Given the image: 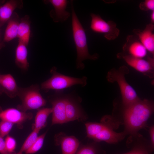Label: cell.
<instances>
[{
    "label": "cell",
    "instance_id": "cell-35",
    "mask_svg": "<svg viewBox=\"0 0 154 154\" xmlns=\"http://www.w3.org/2000/svg\"><path fill=\"white\" fill-rule=\"evenodd\" d=\"M5 2L4 1H0V7L2 5V4L4 3Z\"/></svg>",
    "mask_w": 154,
    "mask_h": 154
},
{
    "label": "cell",
    "instance_id": "cell-27",
    "mask_svg": "<svg viewBox=\"0 0 154 154\" xmlns=\"http://www.w3.org/2000/svg\"><path fill=\"white\" fill-rule=\"evenodd\" d=\"M96 149L94 146L91 145H84L81 147L76 154H96Z\"/></svg>",
    "mask_w": 154,
    "mask_h": 154
},
{
    "label": "cell",
    "instance_id": "cell-20",
    "mask_svg": "<svg viewBox=\"0 0 154 154\" xmlns=\"http://www.w3.org/2000/svg\"><path fill=\"white\" fill-rule=\"evenodd\" d=\"M31 21L28 15L20 18L19 25L17 37L20 41L27 46L28 45L31 34Z\"/></svg>",
    "mask_w": 154,
    "mask_h": 154
},
{
    "label": "cell",
    "instance_id": "cell-19",
    "mask_svg": "<svg viewBox=\"0 0 154 154\" xmlns=\"http://www.w3.org/2000/svg\"><path fill=\"white\" fill-rule=\"evenodd\" d=\"M27 46L24 43L19 40L15 50V63L18 67L23 70H27L29 67Z\"/></svg>",
    "mask_w": 154,
    "mask_h": 154
},
{
    "label": "cell",
    "instance_id": "cell-22",
    "mask_svg": "<svg viewBox=\"0 0 154 154\" xmlns=\"http://www.w3.org/2000/svg\"><path fill=\"white\" fill-rule=\"evenodd\" d=\"M108 125L106 123L89 122L86 123L87 136L92 138L98 134Z\"/></svg>",
    "mask_w": 154,
    "mask_h": 154
},
{
    "label": "cell",
    "instance_id": "cell-37",
    "mask_svg": "<svg viewBox=\"0 0 154 154\" xmlns=\"http://www.w3.org/2000/svg\"><path fill=\"white\" fill-rule=\"evenodd\" d=\"M2 111L3 110H2L1 108V107H0V114L2 112Z\"/></svg>",
    "mask_w": 154,
    "mask_h": 154
},
{
    "label": "cell",
    "instance_id": "cell-33",
    "mask_svg": "<svg viewBox=\"0 0 154 154\" xmlns=\"http://www.w3.org/2000/svg\"><path fill=\"white\" fill-rule=\"evenodd\" d=\"M5 46V44L3 42H0V50Z\"/></svg>",
    "mask_w": 154,
    "mask_h": 154
},
{
    "label": "cell",
    "instance_id": "cell-9",
    "mask_svg": "<svg viewBox=\"0 0 154 154\" xmlns=\"http://www.w3.org/2000/svg\"><path fill=\"white\" fill-rule=\"evenodd\" d=\"M54 140L56 145H61L62 154H76L80 144L75 137L66 136L62 132L56 135Z\"/></svg>",
    "mask_w": 154,
    "mask_h": 154
},
{
    "label": "cell",
    "instance_id": "cell-1",
    "mask_svg": "<svg viewBox=\"0 0 154 154\" xmlns=\"http://www.w3.org/2000/svg\"><path fill=\"white\" fill-rule=\"evenodd\" d=\"M153 111V102L147 100L140 99L126 107L124 112V132L126 134H137L145 126Z\"/></svg>",
    "mask_w": 154,
    "mask_h": 154
},
{
    "label": "cell",
    "instance_id": "cell-38",
    "mask_svg": "<svg viewBox=\"0 0 154 154\" xmlns=\"http://www.w3.org/2000/svg\"></svg>",
    "mask_w": 154,
    "mask_h": 154
},
{
    "label": "cell",
    "instance_id": "cell-28",
    "mask_svg": "<svg viewBox=\"0 0 154 154\" xmlns=\"http://www.w3.org/2000/svg\"><path fill=\"white\" fill-rule=\"evenodd\" d=\"M123 154H150L148 150L142 145L134 147L131 151Z\"/></svg>",
    "mask_w": 154,
    "mask_h": 154
},
{
    "label": "cell",
    "instance_id": "cell-17",
    "mask_svg": "<svg viewBox=\"0 0 154 154\" xmlns=\"http://www.w3.org/2000/svg\"><path fill=\"white\" fill-rule=\"evenodd\" d=\"M18 14L14 12L8 21L3 42H8L17 37L19 25L20 21Z\"/></svg>",
    "mask_w": 154,
    "mask_h": 154
},
{
    "label": "cell",
    "instance_id": "cell-11",
    "mask_svg": "<svg viewBox=\"0 0 154 154\" xmlns=\"http://www.w3.org/2000/svg\"><path fill=\"white\" fill-rule=\"evenodd\" d=\"M122 58L129 66L137 70L147 74L153 72L154 68V60L149 58L147 60L138 58L129 55H122Z\"/></svg>",
    "mask_w": 154,
    "mask_h": 154
},
{
    "label": "cell",
    "instance_id": "cell-34",
    "mask_svg": "<svg viewBox=\"0 0 154 154\" xmlns=\"http://www.w3.org/2000/svg\"><path fill=\"white\" fill-rule=\"evenodd\" d=\"M3 93V91L2 87L0 84V96L2 95Z\"/></svg>",
    "mask_w": 154,
    "mask_h": 154
},
{
    "label": "cell",
    "instance_id": "cell-32",
    "mask_svg": "<svg viewBox=\"0 0 154 154\" xmlns=\"http://www.w3.org/2000/svg\"><path fill=\"white\" fill-rule=\"evenodd\" d=\"M151 20L152 23L154 21V11H152L151 15Z\"/></svg>",
    "mask_w": 154,
    "mask_h": 154
},
{
    "label": "cell",
    "instance_id": "cell-15",
    "mask_svg": "<svg viewBox=\"0 0 154 154\" xmlns=\"http://www.w3.org/2000/svg\"><path fill=\"white\" fill-rule=\"evenodd\" d=\"M66 114L67 122L76 120L84 121L86 118L79 105L69 97H66Z\"/></svg>",
    "mask_w": 154,
    "mask_h": 154
},
{
    "label": "cell",
    "instance_id": "cell-24",
    "mask_svg": "<svg viewBox=\"0 0 154 154\" xmlns=\"http://www.w3.org/2000/svg\"><path fill=\"white\" fill-rule=\"evenodd\" d=\"M46 132L38 136L32 146L25 152V154H31L38 151L42 147Z\"/></svg>",
    "mask_w": 154,
    "mask_h": 154
},
{
    "label": "cell",
    "instance_id": "cell-2",
    "mask_svg": "<svg viewBox=\"0 0 154 154\" xmlns=\"http://www.w3.org/2000/svg\"><path fill=\"white\" fill-rule=\"evenodd\" d=\"M71 6L73 36L77 54L76 67L78 69L82 70L84 68L83 61L96 60L98 56L97 54L92 55L89 53L85 31L76 13L72 0L71 1Z\"/></svg>",
    "mask_w": 154,
    "mask_h": 154
},
{
    "label": "cell",
    "instance_id": "cell-12",
    "mask_svg": "<svg viewBox=\"0 0 154 154\" xmlns=\"http://www.w3.org/2000/svg\"><path fill=\"white\" fill-rule=\"evenodd\" d=\"M153 30V25L150 24L147 25L143 30L135 29L133 31L147 51L153 54L154 52Z\"/></svg>",
    "mask_w": 154,
    "mask_h": 154
},
{
    "label": "cell",
    "instance_id": "cell-8",
    "mask_svg": "<svg viewBox=\"0 0 154 154\" xmlns=\"http://www.w3.org/2000/svg\"><path fill=\"white\" fill-rule=\"evenodd\" d=\"M66 97H56L51 101L52 105V125L67 122L66 114Z\"/></svg>",
    "mask_w": 154,
    "mask_h": 154
},
{
    "label": "cell",
    "instance_id": "cell-30",
    "mask_svg": "<svg viewBox=\"0 0 154 154\" xmlns=\"http://www.w3.org/2000/svg\"><path fill=\"white\" fill-rule=\"evenodd\" d=\"M8 153L6 149L5 141L0 134V153L7 154Z\"/></svg>",
    "mask_w": 154,
    "mask_h": 154
},
{
    "label": "cell",
    "instance_id": "cell-16",
    "mask_svg": "<svg viewBox=\"0 0 154 154\" xmlns=\"http://www.w3.org/2000/svg\"><path fill=\"white\" fill-rule=\"evenodd\" d=\"M0 84L3 93L9 97L13 98L17 96L19 87L11 74H0Z\"/></svg>",
    "mask_w": 154,
    "mask_h": 154
},
{
    "label": "cell",
    "instance_id": "cell-13",
    "mask_svg": "<svg viewBox=\"0 0 154 154\" xmlns=\"http://www.w3.org/2000/svg\"><path fill=\"white\" fill-rule=\"evenodd\" d=\"M126 134L124 131L117 133L108 125L92 139L96 142L104 141L110 144L115 143L123 139Z\"/></svg>",
    "mask_w": 154,
    "mask_h": 154
},
{
    "label": "cell",
    "instance_id": "cell-23",
    "mask_svg": "<svg viewBox=\"0 0 154 154\" xmlns=\"http://www.w3.org/2000/svg\"><path fill=\"white\" fill-rule=\"evenodd\" d=\"M38 131L33 129V131L27 137L19 152L23 153L29 149L37 139Z\"/></svg>",
    "mask_w": 154,
    "mask_h": 154
},
{
    "label": "cell",
    "instance_id": "cell-29",
    "mask_svg": "<svg viewBox=\"0 0 154 154\" xmlns=\"http://www.w3.org/2000/svg\"><path fill=\"white\" fill-rule=\"evenodd\" d=\"M139 7L141 9L144 10H154V0H147L142 2Z\"/></svg>",
    "mask_w": 154,
    "mask_h": 154
},
{
    "label": "cell",
    "instance_id": "cell-25",
    "mask_svg": "<svg viewBox=\"0 0 154 154\" xmlns=\"http://www.w3.org/2000/svg\"><path fill=\"white\" fill-rule=\"evenodd\" d=\"M13 124L6 120H1L0 122V134L4 137L7 135L11 130Z\"/></svg>",
    "mask_w": 154,
    "mask_h": 154
},
{
    "label": "cell",
    "instance_id": "cell-26",
    "mask_svg": "<svg viewBox=\"0 0 154 154\" xmlns=\"http://www.w3.org/2000/svg\"><path fill=\"white\" fill-rule=\"evenodd\" d=\"M5 141L6 149L8 153H12L14 152L16 143L15 139L13 137L8 135Z\"/></svg>",
    "mask_w": 154,
    "mask_h": 154
},
{
    "label": "cell",
    "instance_id": "cell-31",
    "mask_svg": "<svg viewBox=\"0 0 154 154\" xmlns=\"http://www.w3.org/2000/svg\"><path fill=\"white\" fill-rule=\"evenodd\" d=\"M149 133L151 141V144L153 148L154 146V127L153 125L151 126L150 128Z\"/></svg>",
    "mask_w": 154,
    "mask_h": 154
},
{
    "label": "cell",
    "instance_id": "cell-5",
    "mask_svg": "<svg viewBox=\"0 0 154 154\" xmlns=\"http://www.w3.org/2000/svg\"><path fill=\"white\" fill-rule=\"evenodd\" d=\"M50 73L52 74L51 77L41 84V88L43 90H59L74 85H80L84 87L87 84L86 77L77 78L66 76L58 72L55 67L51 69Z\"/></svg>",
    "mask_w": 154,
    "mask_h": 154
},
{
    "label": "cell",
    "instance_id": "cell-18",
    "mask_svg": "<svg viewBox=\"0 0 154 154\" xmlns=\"http://www.w3.org/2000/svg\"><path fill=\"white\" fill-rule=\"evenodd\" d=\"M125 47L130 55L134 57L143 58L147 55V50L139 40L132 39L130 37L127 38Z\"/></svg>",
    "mask_w": 154,
    "mask_h": 154
},
{
    "label": "cell",
    "instance_id": "cell-14",
    "mask_svg": "<svg viewBox=\"0 0 154 154\" xmlns=\"http://www.w3.org/2000/svg\"><path fill=\"white\" fill-rule=\"evenodd\" d=\"M23 7L22 0H9L0 7V27L8 21L16 9H21Z\"/></svg>",
    "mask_w": 154,
    "mask_h": 154
},
{
    "label": "cell",
    "instance_id": "cell-7",
    "mask_svg": "<svg viewBox=\"0 0 154 154\" xmlns=\"http://www.w3.org/2000/svg\"><path fill=\"white\" fill-rule=\"evenodd\" d=\"M46 4L50 3L54 9L49 13L50 15L55 23L63 22L70 16L69 12L66 10L68 1L66 0H46L43 1Z\"/></svg>",
    "mask_w": 154,
    "mask_h": 154
},
{
    "label": "cell",
    "instance_id": "cell-4",
    "mask_svg": "<svg viewBox=\"0 0 154 154\" xmlns=\"http://www.w3.org/2000/svg\"><path fill=\"white\" fill-rule=\"evenodd\" d=\"M40 90V87L37 84L26 88L19 87L17 96L20 99L21 104L18 105L17 109L26 112L28 110L38 109L45 106L46 101Z\"/></svg>",
    "mask_w": 154,
    "mask_h": 154
},
{
    "label": "cell",
    "instance_id": "cell-6",
    "mask_svg": "<svg viewBox=\"0 0 154 154\" xmlns=\"http://www.w3.org/2000/svg\"><path fill=\"white\" fill-rule=\"evenodd\" d=\"M91 20L90 28L94 32L102 33L104 37L109 40H112L118 36L119 31L114 22H106L98 15L91 14Z\"/></svg>",
    "mask_w": 154,
    "mask_h": 154
},
{
    "label": "cell",
    "instance_id": "cell-10",
    "mask_svg": "<svg viewBox=\"0 0 154 154\" xmlns=\"http://www.w3.org/2000/svg\"><path fill=\"white\" fill-rule=\"evenodd\" d=\"M33 117V114L31 113H27L13 108L3 110L0 114L1 120L7 121L19 126L26 121L31 119Z\"/></svg>",
    "mask_w": 154,
    "mask_h": 154
},
{
    "label": "cell",
    "instance_id": "cell-3",
    "mask_svg": "<svg viewBox=\"0 0 154 154\" xmlns=\"http://www.w3.org/2000/svg\"><path fill=\"white\" fill-rule=\"evenodd\" d=\"M127 67L123 66L118 69L110 70L108 73L107 79L108 81L116 82L120 89L123 103L125 106H127L140 100L133 88L126 80L125 75L128 73Z\"/></svg>",
    "mask_w": 154,
    "mask_h": 154
},
{
    "label": "cell",
    "instance_id": "cell-36",
    "mask_svg": "<svg viewBox=\"0 0 154 154\" xmlns=\"http://www.w3.org/2000/svg\"><path fill=\"white\" fill-rule=\"evenodd\" d=\"M7 154H22V153H20L19 152H18L17 153V154H13L12 153H8Z\"/></svg>",
    "mask_w": 154,
    "mask_h": 154
},
{
    "label": "cell",
    "instance_id": "cell-21",
    "mask_svg": "<svg viewBox=\"0 0 154 154\" xmlns=\"http://www.w3.org/2000/svg\"><path fill=\"white\" fill-rule=\"evenodd\" d=\"M52 112V108H44L39 109L35 117L33 129L38 131L46 125L47 118Z\"/></svg>",
    "mask_w": 154,
    "mask_h": 154
}]
</instances>
